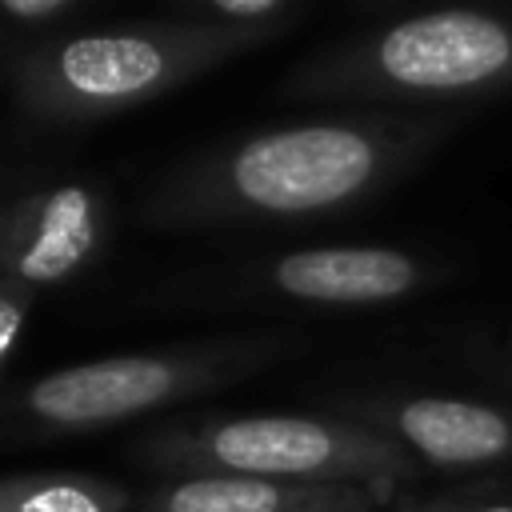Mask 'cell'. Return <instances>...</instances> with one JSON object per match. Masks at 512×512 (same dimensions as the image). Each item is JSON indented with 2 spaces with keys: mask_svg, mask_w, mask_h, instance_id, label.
Returning <instances> with one entry per match:
<instances>
[{
  "mask_svg": "<svg viewBox=\"0 0 512 512\" xmlns=\"http://www.w3.org/2000/svg\"><path fill=\"white\" fill-rule=\"evenodd\" d=\"M428 264L404 248H372V244H336V248H304L268 260L248 292L296 304L324 308H360L388 304L420 292L428 284Z\"/></svg>",
  "mask_w": 512,
  "mask_h": 512,
  "instance_id": "cell-8",
  "label": "cell"
},
{
  "mask_svg": "<svg viewBox=\"0 0 512 512\" xmlns=\"http://www.w3.org/2000/svg\"><path fill=\"white\" fill-rule=\"evenodd\" d=\"M392 484H292L264 476H176L144 492L136 512H380Z\"/></svg>",
  "mask_w": 512,
  "mask_h": 512,
  "instance_id": "cell-9",
  "label": "cell"
},
{
  "mask_svg": "<svg viewBox=\"0 0 512 512\" xmlns=\"http://www.w3.org/2000/svg\"><path fill=\"white\" fill-rule=\"evenodd\" d=\"M168 16L216 24V28H236V32H272L284 36L300 16L304 0H180L172 4Z\"/></svg>",
  "mask_w": 512,
  "mask_h": 512,
  "instance_id": "cell-11",
  "label": "cell"
},
{
  "mask_svg": "<svg viewBox=\"0 0 512 512\" xmlns=\"http://www.w3.org/2000/svg\"><path fill=\"white\" fill-rule=\"evenodd\" d=\"M456 128L452 112H352L216 140L148 184V228L304 224L352 212L416 172Z\"/></svg>",
  "mask_w": 512,
  "mask_h": 512,
  "instance_id": "cell-1",
  "label": "cell"
},
{
  "mask_svg": "<svg viewBox=\"0 0 512 512\" xmlns=\"http://www.w3.org/2000/svg\"><path fill=\"white\" fill-rule=\"evenodd\" d=\"M280 96L384 108L512 96V12L436 8L400 16L304 56L280 80Z\"/></svg>",
  "mask_w": 512,
  "mask_h": 512,
  "instance_id": "cell-3",
  "label": "cell"
},
{
  "mask_svg": "<svg viewBox=\"0 0 512 512\" xmlns=\"http://www.w3.org/2000/svg\"><path fill=\"white\" fill-rule=\"evenodd\" d=\"M132 460L164 480L176 476H264L292 484H408L416 460L392 440L344 420L308 412H240L180 420L144 432Z\"/></svg>",
  "mask_w": 512,
  "mask_h": 512,
  "instance_id": "cell-5",
  "label": "cell"
},
{
  "mask_svg": "<svg viewBox=\"0 0 512 512\" xmlns=\"http://www.w3.org/2000/svg\"><path fill=\"white\" fill-rule=\"evenodd\" d=\"M80 8V0H0V12L16 32H56Z\"/></svg>",
  "mask_w": 512,
  "mask_h": 512,
  "instance_id": "cell-14",
  "label": "cell"
},
{
  "mask_svg": "<svg viewBox=\"0 0 512 512\" xmlns=\"http://www.w3.org/2000/svg\"><path fill=\"white\" fill-rule=\"evenodd\" d=\"M280 36L184 16L40 36L4 52L16 112L36 128H80L176 92Z\"/></svg>",
  "mask_w": 512,
  "mask_h": 512,
  "instance_id": "cell-2",
  "label": "cell"
},
{
  "mask_svg": "<svg viewBox=\"0 0 512 512\" xmlns=\"http://www.w3.org/2000/svg\"><path fill=\"white\" fill-rule=\"evenodd\" d=\"M340 416L392 440L416 464L464 472L512 460V408L460 396H340Z\"/></svg>",
  "mask_w": 512,
  "mask_h": 512,
  "instance_id": "cell-6",
  "label": "cell"
},
{
  "mask_svg": "<svg viewBox=\"0 0 512 512\" xmlns=\"http://www.w3.org/2000/svg\"><path fill=\"white\" fill-rule=\"evenodd\" d=\"M0 512H136V500L112 476L40 468L0 480Z\"/></svg>",
  "mask_w": 512,
  "mask_h": 512,
  "instance_id": "cell-10",
  "label": "cell"
},
{
  "mask_svg": "<svg viewBox=\"0 0 512 512\" xmlns=\"http://www.w3.org/2000/svg\"><path fill=\"white\" fill-rule=\"evenodd\" d=\"M284 348V336H216L68 364L8 388L4 440L28 444L116 428L124 420L224 388L272 364L284 356Z\"/></svg>",
  "mask_w": 512,
  "mask_h": 512,
  "instance_id": "cell-4",
  "label": "cell"
},
{
  "mask_svg": "<svg viewBox=\"0 0 512 512\" xmlns=\"http://www.w3.org/2000/svg\"><path fill=\"white\" fill-rule=\"evenodd\" d=\"M32 304H36V292L32 288H24L16 280H0V364L4 368L20 352V336L28 328Z\"/></svg>",
  "mask_w": 512,
  "mask_h": 512,
  "instance_id": "cell-13",
  "label": "cell"
},
{
  "mask_svg": "<svg viewBox=\"0 0 512 512\" xmlns=\"http://www.w3.org/2000/svg\"><path fill=\"white\" fill-rule=\"evenodd\" d=\"M396 512H512V476H492L476 484H460L432 496L400 500Z\"/></svg>",
  "mask_w": 512,
  "mask_h": 512,
  "instance_id": "cell-12",
  "label": "cell"
},
{
  "mask_svg": "<svg viewBox=\"0 0 512 512\" xmlns=\"http://www.w3.org/2000/svg\"><path fill=\"white\" fill-rule=\"evenodd\" d=\"M108 204L96 184L68 180L20 192L0 216V280L32 292L80 276L104 244Z\"/></svg>",
  "mask_w": 512,
  "mask_h": 512,
  "instance_id": "cell-7",
  "label": "cell"
}]
</instances>
